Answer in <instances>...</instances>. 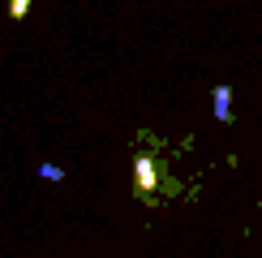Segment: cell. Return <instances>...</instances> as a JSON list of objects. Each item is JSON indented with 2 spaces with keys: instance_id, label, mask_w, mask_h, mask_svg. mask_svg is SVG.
Listing matches in <instances>:
<instances>
[{
  "instance_id": "obj_4",
  "label": "cell",
  "mask_w": 262,
  "mask_h": 258,
  "mask_svg": "<svg viewBox=\"0 0 262 258\" xmlns=\"http://www.w3.org/2000/svg\"><path fill=\"white\" fill-rule=\"evenodd\" d=\"M39 177L43 181H64V168L60 164H39Z\"/></svg>"
},
{
  "instance_id": "obj_2",
  "label": "cell",
  "mask_w": 262,
  "mask_h": 258,
  "mask_svg": "<svg viewBox=\"0 0 262 258\" xmlns=\"http://www.w3.org/2000/svg\"><path fill=\"white\" fill-rule=\"evenodd\" d=\"M211 103H215V121H220V125H232L236 121V112H232V86H228V82L215 86Z\"/></svg>"
},
{
  "instance_id": "obj_1",
  "label": "cell",
  "mask_w": 262,
  "mask_h": 258,
  "mask_svg": "<svg viewBox=\"0 0 262 258\" xmlns=\"http://www.w3.org/2000/svg\"><path fill=\"white\" fill-rule=\"evenodd\" d=\"M159 164H155V155L150 150H138V159H134V193L142 202H150L155 198V189H159Z\"/></svg>"
},
{
  "instance_id": "obj_3",
  "label": "cell",
  "mask_w": 262,
  "mask_h": 258,
  "mask_svg": "<svg viewBox=\"0 0 262 258\" xmlns=\"http://www.w3.org/2000/svg\"><path fill=\"white\" fill-rule=\"evenodd\" d=\"M30 5H35V0H9V17H13V22H21V17L30 13Z\"/></svg>"
}]
</instances>
